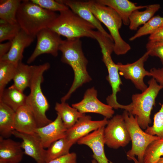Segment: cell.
<instances>
[{
  "instance_id": "obj_1",
  "label": "cell",
  "mask_w": 163,
  "mask_h": 163,
  "mask_svg": "<svg viewBox=\"0 0 163 163\" xmlns=\"http://www.w3.org/2000/svg\"><path fill=\"white\" fill-rule=\"evenodd\" d=\"M59 50L62 53L61 61L69 65L74 73V80L70 89L61 98V102H66L78 88L91 81V78L87 70L88 62L83 52L80 38L63 40Z\"/></svg>"
},
{
  "instance_id": "obj_2",
  "label": "cell",
  "mask_w": 163,
  "mask_h": 163,
  "mask_svg": "<svg viewBox=\"0 0 163 163\" xmlns=\"http://www.w3.org/2000/svg\"><path fill=\"white\" fill-rule=\"evenodd\" d=\"M55 12L44 9L30 0L22 1L16 19L21 29L34 38L43 29L48 28L58 16Z\"/></svg>"
},
{
  "instance_id": "obj_3",
  "label": "cell",
  "mask_w": 163,
  "mask_h": 163,
  "mask_svg": "<svg viewBox=\"0 0 163 163\" xmlns=\"http://www.w3.org/2000/svg\"><path fill=\"white\" fill-rule=\"evenodd\" d=\"M32 66V75L29 88L30 93L27 96L26 104L32 111L38 127L45 126L52 121L46 117V113L50 105L43 94L41 84L43 81V74L50 67L48 62Z\"/></svg>"
},
{
  "instance_id": "obj_4",
  "label": "cell",
  "mask_w": 163,
  "mask_h": 163,
  "mask_svg": "<svg viewBox=\"0 0 163 163\" xmlns=\"http://www.w3.org/2000/svg\"><path fill=\"white\" fill-rule=\"evenodd\" d=\"M88 7L95 16L107 27L114 44L113 52L117 55H124L131 49L130 45L121 37L119 32L123 23L118 14L111 8L96 0L87 1Z\"/></svg>"
},
{
  "instance_id": "obj_5",
  "label": "cell",
  "mask_w": 163,
  "mask_h": 163,
  "mask_svg": "<svg viewBox=\"0 0 163 163\" xmlns=\"http://www.w3.org/2000/svg\"><path fill=\"white\" fill-rule=\"evenodd\" d=\"M48 28L67 39L86 37L94 39L92 25L69 9L61 11Z\"/></svg>"
},
{
  "instance_id": "obj_6",
  "label": "cell",
  "mask_w": 163,
  "mask_h": 163,
  "mask_svg": "<svg viewBox=\"0 0 163 163\" xmlns=\"http://www.w3.org/2000/svg\"><path fill=\"white\" fill-rule=\"evenodd\" d=\"M147 88L141 93L135 94L132 96V102L128 104V112L136 117L142 129L149 126L151 120L150 115L155 99L163 86L159 84L152 78L148 82Z\"/></svg>"
},
{
  "instance_id": "obj_7",
  "label": "cell",
  "mask_w": 163,
  "mask_h": 163,
  "mask_svg": "<svg viewBox=\"0 0 163 163\" xmlns=\"http://www.w3.org/2000/svg\"><path fill=\"white\" fill-rule=\"evenodd\" d=\"M101 50L102 60L107 69L108 75L107 79L111 86L112 94L106 98L107 104L113 108L126 109V105L119 104L117 101V94L121 91L120 86L123 84L119 75L117 64L113 61L111 56L113 52L114 44L113 41L104 36L98 37L97 40Z\"/></svg>"
},
{
  "instance_id": "obj_8",
  "label": "cell",
  "mask_w": 163,
  "mask_h": 163,
  "mask_svg": "<svg viewBox=\"0 0 163 163\" xmlns=\"http://www.w3.org/2000/svg\"><path fill=\"white\" fill-rule=\"evenodd\" d=\"M122 115L132 141L131 149L126 153L127 159L132 160L136 156L138 163H143L145 152L148 145L154 140L160 138L144 132L139 125L136 117L127 110H124Z\"/></svg>"
},
{
  "instance_id": "obj_9",
  "label": "cell",
  "mask_w": 163,
  "mask_h": 163,
  "mask_svg": "<svg viewBox=\"0 0 163 163\" xmlns=\"http://www.w3.org/2000/svg\"><path fill=\"white\" fill-rule=\"evenodd\" d=\"M104 130L105 144L117 149L126 146L131 141L130 134L122 115H117L108 120Z\"/></svg>"
},
{
  "instance_id": "obj_10",
  "label": "cell",
  "mask_w": 163,
  "mask_h": 163,
  "mask_svg": "<svg viewBox=\"0 0 163 163\" xmlns=\"http://www.w3.org/2000/svg\"><path fill=\"white\" fill-rule=\"evenodd\" d=\"M149 56L146 51L142 56L134 62L123 64L118 62L117 64L119 73L125 79L130 80L137 89L142 92L148 87L144 81L146 76H151L150 72L146 70L144 67V63Z\"/></svg>"
},
{
  "instance_id": "obj_11",
  "label": "cell",
  "mask_w": 163,
  "mask_h": 163,
  "mask_svg": "<svg viewBox=\"0 0 163 163\" xmlns=\"http://www.w3.org/2000/svg\"><path fill=\"white\" fill-rule=\"evenodd\" d=\"M37 43L33 53L27 61L28 64L33 62L39 56L47 53L56 57L62 40L60 36L48 28L42 29L36 35Z\"/></svg>"
},
{
  "instance_id": "obj_12",
  "label": "cell",
  "mask_w": 163,
  "mask_h": 163,
  "mask_svg": "<svg viewBox=\"0 0 163 163\" xmlns=\"http://www.w3.org/2000/svg\"><path fill=\"white\" fill-rule=\"evenodd\" d=\"M72 107L82 113L99 114L107 119L112 118L114 113L111 106L103 103L97 98V91L94 87L88 89L83 99L78 103L72 104Z\"/></svg>"
},
{
  "instance_id": "obj_13",
  "label": "cell",
  "mask_w": 163,
  "mask_h": 163,
  "mask_svg": "<svg viewBox=\"0 0 163 163\" xmlns=\"http://www.w3.org/2000/svg\"><path fill=\"white\" fill-rule=\"evenodd\" d=\"M108 121L106 118L102 120L93 121L91 116L85 115L80 118L72 126L67 129L66 138L74 144L90 132L105 126Z\"/></svg>"
},
{
  "instance_id": "obj_14",
  "label": "cell",
  "mask_w": 163,
  "mask_h": 163,
  "mask_svg": "<svg viewBox=\"0 0 163 163\" xmlns=\"http://www.w3.org/2000/svg\"><path fill=\"white\" fill-rule=\"evenodd\" d=\"M12 135L22 140L21 145L24 154L33 158L37 163H46V150L36 134L23 133L15 130Z\"/></svg>"
},
{
  "instance_id": "obj_15",
  "label": "cell",
  "mask_w": 163,
  "mask_h": 163,
  "mask_svg": "<svg viewBox=\"0 0 163 163\" xmlns=\"http://www.w3.org/2000/svg\"><path fill=\"white\" fill-rule=\"evenodd\" d=\"M67 129L59 115L56 119L43 126L37 128L35 133L39 137L44 148H48L54 142L66 137Z\"/></svg>"
},
{
  "instance_id": "obj_16",
  "label": "cell",
  "mask_w": 163,
  "mask_h": 163,
  "mask_svg": "<svg viewBox=\"0 0 163 163\" xmlns=\"http://www.w3.org/2000/svg\"><path fill=\"white\" fill-rule=\"evenodd\" d=\"M105 127L103 126L99 128L80 138L77 142L78 144L86 145L91 149L93 159L97 163H112L107 158L104 152Z\"/></svg>"
},
{
  "instance_id": "obj_17",
  "label": "cell",
  "mask_w": 163,
  "mask_h": 163,
  "mask_svg": "<svg viewBox=\"0 0 163 163\" xmlns=\"http://www.w3.org/2000/svg\"><path fill=\"white\" fill-rule=\"evenodd\" d=\"M57 1L67 6L81 18L94 26L97 30L113 41L110 34L105 30L101 22L89 9L87 1L72 0Z\"/></svg>"
},
{
  "instance_id": "obj_18",
  "label": "cell",
  "mask_w": 163,
  "mask_h": 163,
  "mask_svg": "<svg viewBox=\"0 0 163 163\" xmlns=\"http://www.w3.org/2000/svg\"><path fill=\"white\" fill-rule=\"evenodd\" d=\"M35 38L30 36L22 29L11 41V46L9 51L0 58V60L14 64L22 62L24 49L34 41Z\"/></svg>"
},
{
  "instance_id": "obj_19",
  "label": "cell",
  "mask_w": 163,
  "mask_h": 163,
  "mask_svg": "<svg viewBox=\"0 0 163 163\" xmlns=\"http://www.w3.org/2000/svg\"><path fill=\"white\" fill-rule=\"evenodd\" d=\"M37 128L36 120L32 111L26 104L18 109L15 113L14 128L23 133L32 134Z\"/></svg>"
},
{
  "instance_id": "obj_20",
  "label": "cell",
  "mask_w": 163,
  "mask_h": 163,
  "mask_svg": "<svg viewBox=\"0 0 163 163\" xmlns=\"http://www.w3.org/2000/svg\"><path fill=\"white\" fill-rule=\"evenodd\" d=\"M22 149L21 142L0 136V161L20 163L24 153Z\"/></svg>"
},
{
  "instance_id": "obj_21",
  "label": "cell",
  "mask_w": 163,
  "mask_h": 163,
  "mask_svg": "<svg viewBox=\"0 0 163 163\" xmlns=\"http://www.w3.org/2000/svg\"><path fill=\"white\" fill-rule=\"evenodd\" d=\"M97 2L113 9L121 18L123 23L129 25V18L135 11L145 8L147 5L137 6L128 0H97Z\"/></svg>"
},
{
  "instance_id": "obj_22",
  "label": "cell",
  "mask_w": 163,
  "mask_h": 163,
  "mask_svg": "<svg viewBox=\"0 0 163 163\" xmlns=\"http://www.w3.org/2000/svg\"><path fill=\"white\" fill-rule=\"evenodd\" d=\"M27 96L13 85L5 88L0 96V102L10 107L15 112L26 104Z\"/></svg>"
},
{
  "instance_id": "obj_23",
  "label": "cell",
  "mask_w": 163,
  "mask_h": 163,
  "mask_svg": "<svg viewBox=\"0 0 163 163\" xmlns=\"http://www.w3.org/2000/svg\"><path fill=\"white\" fill-rule=\"evenodd\" d=\"M15 112L3 103L0 102V135L8 138L13 134L14 128Z\"/></svg>"
},
{
  "instance_id": "obj_24",
  "label": "cell",
  "mask_w": 163,
  "mask_h": 163,
  "mask_svg": "<svg viewBox=\"0 0 163 163\" xmlns=\"http://www.w3.org/2000/svg\"><path fill=\"white\" fill-rule=\"evenodd\" d=\"M160 8L159 4L147 5L145 9L142 11L136 10L132 13L129 18V28L132 30H136L142 25L145 24L152 17Z\"/></svg>"
},
{
  "instance_id": "obj_25",
  "label": "cell",
  "mask_w": 163,
  "mask_h": 163,
  "mask_svg": "<svg viewBox=\"0 0 163 163\" xmlns=\"http://www.w3.org/2000/svg\"><path fill=\"white\" fill-rule=\"evenodd\" d=\"M55 109L67 129L72 126L80 118L85 115L80 113L76 108L71 107L66 102L56 103Z\"/></svg>"
},
{
  "instance_id": "obj_26",
  "label": "cell",
  "mask_w": 163,
  "mask_h": 163,
  "mask_svg": "<svg viewBox=\"0 0 163 163\" xmlns=\"http://www.w3.org/2000/svg\"><path fill=\"white\" fill-rule=\"evenodd\" d=\"M32 75V66L25 64L22 62L18 63L13 79V85L23 92L29 87Z\"/></svg>"
},
{
  "instance_id": "obj_27",
  "label": "cell",
  "mask_w": 163,
  "mask_h": 163,
  "mask_svg": "<svg viewBox=\"0 0 163 163\" xmlns=\"http://www.w3.org/2000/svg\"><path fill=\"white\" fill-rule=\"evenodd\" d=\"M73 145L66 137L52 143L46 150V163L69 153L70 149Z\"/></svg>"
},
{
  "instance_id": "obj_28",
  "label": "cell",
  "mask_w": 163,
  "mask_h": 163,
  "mask_svg": "<svg viewBox=\"0 0 163 163\" xmlns=\"http://www.w3.org/2000/svg\"><path fill=\"white\" fill-rule=\"evenodd\" d=\"M21 1L20 0H0V19L11 24L18 23L16 14Z\"/></svg>"
},
{
  "instance_id": "obj_29",
  "label": "cell",
  "mask_w": 163,
  "mask_h": 163,
  "mask_svg": "<svg viewBox=\"0 0 163 163\" xmlns=\"http://www.w3.org/2000/svg\"><path fill=\"white\" fill-rule=\"evenodd\" d=\"M163 27V17L158 15L154 16L140 27L136 33L129 38V40L132 41L142 36L150 35Z\"/></svg>"
},
{
  "instance_id": "obj_30",
  "label": "cell",
  "mask_w": 163,
  "mask_h": 163,
  "mask_svg": "<svg viewBox=\"0 0 163 163\" xmlns=\"http://www.w3.org/2000/svg\"><path fill=\"white\" fill-rule=\"evenodd\" d=\"M163 156V138L152 142L146 148L144 155L143 163H157Z\"/></svg>"
},
{
  "instance_id": "obj_31",
  "label": "cell",
  "mask_w": 163,
  "mask_h": 163,
  "mask_svg": "<svg viewBox=\"0 0 163 163\" xmlns=\"http://www.w3.org/2000/svg\"><path fill=\"white\" fill-rule=\"evenodd\" d=\"M17 64L0 60V96L7 85L13 80Z\"/></svg>"
},
{
  "instance_id": "obj_32",
  "label": "cell",
  "mask_w": 163,
  "mask_h": 163,
  "mask_svg": "<svg viewBox=\"0 0 163 163\" xmlns=\"http://www.w3.org/2000/svg\"><path fill=\"white\" fill-rule=\"evenodd\" d=\"M21 30L18 23L11 24L0 19V43L6 40L11 41Z\"/></svg>"
},
{
  "instance_id": "obj_33",
  "label": "cell",
  "mask_w": 163,
  "mask_h": 163,
  "mask_svg": "<svg viewBox=\"0 0 163 163\" xmlns=\"http://www.w3.org/2000/svg\"><path fill=\"white\" fill-rule=\"evenodd\" d=\"M145 132L149 135L163 138V101L160 109L154 115L153 125L147 127Z\"/></svg>"
},
{
  "instance_id": "obj_34",
  "label": "cell",
  "mask_w": 163,
  "mask_h": 163,
  "mask_svg": "<svg viewBox=\"0 0 163 163\" xmlns=\"http://www.w3.org/2000/svg\"><path fill=\"white\" fill-rule=\"evenodd\" d=\"M33 2L38 5L46 10L55 12H59L69 9V8L66 5L53 0H30Z\"/></svg>"
},
{
  "instance_id": "obj_35",
  "label": "cell",
  "mask_w": 163,
  "mask_h": 163,
  "mask_svg": "<svg viewBox=\"0 0 163 163\" xmlns=\"http://www.w3.org/2000/svg\"><path fill=\"white\" fill-rule=\"evenodd\" d=\"M146 48L149 56L158 57L163 65V42L149 40Z\"/></svg>"
},
{
  "instance_id": "obj_36",
  "label": "cell",
  "mask_w": 163,
  "mask_h": 163,
  "mask_svg": "<svg viewBox=\"0 0 163 163\" xmlns=\"http://www.w3.org/2000/svg\"><path fill=\"white\" fill-rule=\"evenodd\" d=\"M77 155L75 153H69L47 163H77Z\"/></svg>"
},
{
  "instance_id": "obj_37",
  "label": "cell",
  "mask_w": 163,
  "mask_h": 163,
  "mask_svg": "<svg viewBox=\"0 0 163 163\" xmlns=\"http://www.w3.org/2000/svg\"><path fill=\"white\" fill-rule=\"evenodd\" d=\"M151 76L160 85L163 86V65L161 68H153L150 70Z\"/></svg>"
},
{
  "instance_id": "obj_38",
  "label": "cell",
  "mask_w": 163,
  "mask_h": 163,
  "mask_svg": "<svg viewBox=\"0 0 163 163\" xmlns=\"http://www.w3.org/2000/svg\"><path fill=\"white\" fill-rule=\"evenodd\" d=\"M149 40L163 42V27L150 35Z\"/></svg>"
},
{
  "instance_id": "obj_39",
  "label": "cell",
  "mask_w": 163,
  "mask_h": 163,
  "mask_svg": "<svg viewBox=\"0 0 163 163\" xmlns=\"http://www.w3.org/2000/svg\"><path fill=\"white\" fill-rule=\"evenodd\" d=\"M11 46V42L9 41L0 44V58L6 54L9 50Z\"/></svg>"
},
{
  "instance_id": "obj_40",
  "label": "cell",
  "mask_w": 163,
  "mask_h": 163,
  "mask_svg": "<svg viewBox=\"0 0 163 163\" xmlns=\"http://www.w3.org/2000/svg\"><path fill=\"white\" fill-rule=\"evenodd\" d=\"M157 163H163V157L160 158Z\"/></svg>"
},
{
  "instance_id": "obj_41",
  "label": "cell",
  "mask_w": 163,
  "mask_h": 163,
  "mask_svg": "<svg viewBox=\"0 0 163 163\" xmlns=\"http://www.w3.org/2000/svg\"><path fill=\"white\" fill-rule=\"evenodd\" d=\"M91 163H97V162L95 160L93 159L91 161Z\"/></svg>"
},
{
  "instance_id": "obj_42",
  "label": "cell",
  "mask_w": 163,
  "mask_h": 163,
  "mask_svg": "<svg viewBox=\"0 0 163 163\" xmlns=\"http://www.w3.org/2000/svg\"><path fill=\"white\" fill-rule=\"evenodd\" d=\"M0 163H11L5 162V161H0Z\"/></svg>"
}]
</instances>
